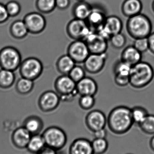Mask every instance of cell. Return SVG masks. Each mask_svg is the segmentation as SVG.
Here are the masks:
<instances>
[{"instance_id": "4dcf8cb0", "label": "cell", "mask_w": 154, "mask_h": 154, "mask_svg": "<svg viewBox=\"0 0 154 154\" xmlns=\"http://www.w3.org/2000/svg\"><path fill=\"white\" fill-rule=\"evenodd\" d=\"M131 114L134 124L139 125L148 115V111L145 108L136 106L131 108Z\"/></svg>"}, {"instance_id": "bcb514c9", "label": "cell", "mask_w": 154, "mask_h": 154, "mask_svg": "<svg viewBox=\"0 0 154 154\" xmlns=\"http://www.w3.org/2000/svg\"><path fill=\"white\" fill-rule=\"evenodd\" d=\"M152 9L153 11L154 12V0L153 1L152 4Z\"/></svg>"}, {"instance_id": "ba28073f", "label": "cell", "mask_w": 154, "mask_h": 154, "mask_svg": "<svg viewBox=\"0 0 154 154\" xmlns=\"http://www.w3.org/2000/svg\"><path fill=\"white\" fill-rule=\"evenodd\" d=\"M66 31L68 36L74 40H84L86 37L92 32L86 20L74 18L67 25Z\"/></svg>"}, {"instance_id": "e575fe53", "label": "cell", "mask_w": 154, "mask_h": 154, "mask_svg": "<svg viewBox=\"0 0 154 154\" xmlns=\"http://www.w3.org/2000/svg\"><path fill=\"white\" fill-rule=\"evenodd\" d=\"M96 99L95 96L84 95L80 96L79 100V105L82 109L87 110L92 109L95 106Z\"/></svg>"}, {"instance_id": "d6a6232c", "label": "cell", "mask_w": 154, "mask_h": 154, "mask_svg": "<svg viewBox=\"0 0 154 154\" xmlns=\"http://www.w3.org/2000/svg\"><path fill=\"white\" fill-rule=\"evenodd\" d=\"M138 126L145 134L154 135V115L148 114Z\"/></svg>"}, {"instance_id": "f1b7e54d", "label": "cell", "mask_w": 154, "mask_h": 154, "mask_svg": "<svg viewBox=\"0 0 154 154\" xmlns=\"http://www.w3.org/2000/svg\"><path fill=\"white\" fill-rule=\"evenodd\" d=\"M132 67L121 60L116 61L113 67L115 76L129 77Z\"/></svg>"}, {"instance_id": "7bdbcfd3", "label": "cell", "mask_w": 154, "mask_h": 154, "mask_svg": "<svg viewBox=\"0 0 154 154\" xmlns=\"http://www.w3.org/2000/svg\"><path fill=\"white\" fill-rule=\"evenodd\" d=\"M149 43V50L154 54V32H152L147 37Z\"/></svg>"}, {"instance_id": "b9f144b4", "label": "cell", "mask_w": 154, "mask_h": 154, "mask_svg": "<svg viewBox=\"0 0 154 154\" xmlns=\"http://www.w3.org/2000/svg\"><path fill=\"white\" fill-rule=\"evenodd\" d=\"M95 138H106L107 136V132L105 128L97 130L93 133Z\"/></svg>"}, {"instance_id": "1f68e13d", "label": "cell", "mask_w": 154, "mask_h": 154, "mask_svg": "<svg viewBox=\"0 0 154 154\" xmlns=\"http://www.w3.org/2000/svg\"><path fill=\"white\" fill-rule=\"evenodd\" d=\"M36 7L39 11L43 14L52 12L56 8V0H37Z\"/></svg>"}, {"instance_id": "30bf717a", "label": "cell", "mask_w": 154, "mask_h": 154, "mask_svg": "<svg viewBox=\"0 0 154 154\" xmlns=\"http://www.w3.org/2000/svg\"><path fill=\"white\" fill-rule=\"evenodd\" d=\"M90 54L106 53L108 48V41L96 32L92 31L84 39Z\"/></svg>"}, {"instance_id": "ee69618b", "label": "cell", "mask_w": 154, "mask_h": 154, "mask_svg": "<svg viewBox=\"0 0 154 154\" xmlns=\"http://www.w3.org/2000/svg\"><path fill=\"white\" fill-rule=\"evenodd\" d=\"M37 154H57V151L50 147L45 146Z\"/></svg>"}, {"instance_id": "ac0fdd59", "label": "cell", "mask_w": 154, "mask_h": 154, "mask_svg": "<svg viewBox=\"0 0 154 154\" xmlns=\"http://www.w3.org/2000/svg\"><path fill=\"white\" fill-rule=\"evenodd\" d=\"M106 18L103 11L99 8L93 7L91 13L86 21L92 31L97 32L103 27Z\"/></svg>"}, {"instance_id": "3957f363", "label": "cell", "mask_w": 154, "mask_h": 154, "mask_svg": "<svg viewBox=\"0 0 154 154\" xmlns=\"http://www.w3.org/2000/svg\"><path fill=\"white\" fill-rule=\"evenodd\" d=\"M126 29L129 36L134 39L147 38L152 32V24L149 17L140 13L128 18Z\"/></svg>"}, {"instance_id": "d6986e66", "label": "cell", "mask_w": 154, "mask_h": 154, "mask_svg": "<svg viewBox=\"0 0 154 154\" xmlns=\"http://www.w3.org/2000/svg\"><path fill=\"white\" fill-rule=\"evenodd\" d=\"M142 54L133 45L128 46L122 51L121 60L133 66L142 61Z\"/></svg>"}, {"instance_id": "7dc6e473", "label": "cell", "mask_w": 154, "mask_h": 154, "mask_svg": "<svg viewBox=\"0 0 154 154\" xmlns=\"http://www.w3.org/2000/svg\"><path fill=\"white\" fill-rule=\"evenodd\" d=\"M78 2H84L85 0H77Z\"/></svg>"}, {"instance_id": "7402d4cb", "label": "cell", "mask_w": 154, "mask_h": 154, "mask_svg": "<svg viewBox=\"0 0 154 154\" xmlns=\"http://www.w3.org/2000/svg\"><path fill=\"white\" fill-rule=\"evenodd\" d=\"M93 7L88 3L85 2H78L72 9L74 18L86 20L92 11Z\"/></svg>"}, {"instance_id": "ab89813d", "label": "cell", "mask_w": 154, "mask_h": 154, "mask_svg": "<svg viewBox=\"0 0 154 154\" xmlns=\"http://www.w3.org/2000/svg\"><path fill=\"white\" fill-rule=\"evenodd\" d=\"M115 82L119 87H125L129 84V77L115 76Z\"/></svg>"}, {"instance_id": "4316f807", "label": "cell", "mask_w": 154, "mask_h": 154, "mask_svg": "<svg viewBox=\"0 0 154 154\" xmlns=\"http://www.w3.org/2000/svg\"><path fill=\"white\" fill-rule=\"evenodd\" d=\"M15 75L14 71L1 69H0V88H9L14 84Z\"/></svg>"}, {"instance_id": "7a4b0ae2", "label": "cell", "mask_w": 154, "mask_h": 154, "mask_svg": "<svg viewBox=\"0 0 154 154\" xmlns=\"http://www.w3.org/2000/svg\"><path fill=\"white\" fill-rule=\"evenodd\" d=\"M154 76L152 66L147 62L141 61L132 67L129 84L134 88H143L151 83Z\"/></svg>"}, {"instance_id": "9a60e30c", "label": "cell", "mask_w": 154, "mask_h": 154, "mask_svg": "<svg viewBox=\"0 0 154 154\" xmlns=\"http://www.w3.org/2000/svg\"><path fill=\"white\" fill-rule=\"evenodd\" d=\"M98 91V86L96 81L92 78L85 77L77 83V91L81 96H95Z\"/></svg>"}, {"instance_id": "e0dca14e", "label": "cell", "mask_w": 154, "mask_h": 154, "mask_svg": "<svg viewBox=\"0 0 154 154\" xmlns=\"http://www.w3.org/2000/svg\"><path fill=\"white\" fill-rule=\"evenodd\" d=\"M69 154H94L91 142L85 138L75 139L70 146Z\"/></svg>"}, {"instance_id": "4fadbf2b", "label": "cell", "mask_w": 154, "mask_h": 154, "mask_svg": "<svg viewBox=\"0 0 154 154\" xmlns=\"http://www.w3.org/2000/svg\"><path fill=\"white\" fill-rule=\"evenodd\" d=\"M107 58L106 52L103 54H90L83 63L84 68L89 74H98L104 69Z\"/></svg>"}, {"instance_id": "8992f818", "label": "cell", "mask_w": 154, "mask_h": 154, "mask_svg": "<svg viewBox=\"0 0 154 154\" xmlns=\"http://www.w3.org/2000/svg\"><path fill=\"white\" fill-rule=\"evenodd\" d=\"M20 53L11 46L4 47L0 50V67L14 71L19 68L22 62Z\"/></svg>"}, {"instance_id": "8d00e7d4", "label": "cell", "mask_w": 154, "mask_h": 154, "mask_svg": "<svg viewBox=\"0 0 154 154\" xmlns=\"http://www.w3.org/2000/svg\"><path fill=\"white\" fill-rule=\"evenodd\" d=\"M5 6L10 17H15L21 11L20 5L16 1H10L5 5Z\"/></svg>"}, {"instance_id": "d4e9b609", "label": "cell", "mask_w": 154, "mask_h": 154, "mask_svg": "<svg viewBox=\"0 0 154 154\" xmlns=\"http://www.w3.org/2000/svg\"><path fill=\"white\" fill-rule=\"evenodd\" d=\"M10 32L12 37L16 39L24 38L29 33L25 23L21 20L15 21L11 24Z\"/></svg>"}, {"instance_id": "5b68a950", "label": "cell", "mask_w": 154, "mask_h": 154, "mask_svg": "<svg viewBox=\"0 0 154 154\" xmlns=\"http://www.w3.org/2000/svg\"><path fill=\"white\" fill-rule=\"evenodd\" d=\"M46 146L56 151L61 150L66 146L68 137L64 130L57 126L47 128L42 133Z\"/></svg>"}, {"instance_id": "6da1fadb", "label": "cell", "mask_w": 154, "mask_h": 154, "mask_svg": "<svg viewBox=\"0 0 154 154\" xmlns=\"http://www.w3.org/2000/svg\"><path fill=\"white\" fill-rule=\"evenodd\" d=\"M134 124L131 108L126 106H118L114 108L107 117L108 128L115 134H126L132 128Z\"/></svg>"}, {"instance_id": "8fae6325", "label": "cell", "mask_w": 154, "mask_h": 154, "mask_svg": "<svg viewBox=\"0 0 154 154\" xmlns=\"http://www.w3.org/2000/svg\"><path fill=\"white\" fill-rule=\"evenodd\" d=\"M23 20L29 33L31 34H39L42 32L46 27V20L44 16L39 12H33L28 14Z\"/></svg>"}, {"instance_id": "52a82bcc", "label": "cell", "mask_w": 154, "mask_h": 154, "mask_svg": "<svg viewBox=\"0 0 154 154\" xmlns=\"http://www.w3.org/2000/svg\"><path fill=\"white\" fill-rule=\"evenodd\" d=\"M19 69L21 76L34 81L41 75L43 65L39 60L32 57L22 61Z\"/></svg>"}, {"instance_id": "7c38bea8", "label": "cell", "mask_w": 154, "mask_h": 154, "mask_svg": "<svg viewBox=\"0 0 154 154\" xmlns=\"http://www.w3.org/2000/svg\"><path fill=\"white\" fill-rule=\"evenodd\" d=\"M85 124L89 130L94 133L105 128L107 118L101 110L95 109L88 113L85 118Z\"/></svg>"}, {"instance_id": "74e56055", "label": "cell", "mask_w": 154, "mask_h": 154, "mask_svg": "<svg viewBox=\"0 0 154 154\" xmlns=\"http://www.w3.org/2000/svg\"><path fill=\"white\" fill-rule=\"evenodd\" d=\"M133 46L142 53L149 50V43L147 38L136 39Z\"/></svg>"}, {"instance_id": "603a6c76", "label": "cell", "mask_w": 154, "mask_h": 154, "mask_svg": "<svg viewBox=\"0 0 154 154\" xmlns=\"http://www.w3.org/2000/svg\"><path fill=\"white\" fill-rule=\"evenodd\" d=\"M76 63L68 54L63 55L58 59L56 62V68L61 75H68Z\"/></svg>"}, {"instance_id": "836d02e7", "label": "cell", "mask_w": 154, "mask_h": 154, "mask_svg": "<svg viewBox=\"0 0 154 154\" xmlns=\"http://www.w3.org/2000/svg\"><path fill=\"white\" fill-rule=\"evenodd\" d=\"M112 47L116 49L123 48L126 44L127 39L124 34L120 33L114 34L109 40Z\"/></svg>"}, {"instance_id": "277c9868", "label": "cell", "mask_w": 154, "mask_h": 154, "mask_svg": "<svg viewBox=\"0 0 154 154\" xmlns=\"http://www.w3.org/2000/svg\"><path fill=\"white\" fill-rule=\"evenodd\" d=\"M56 92L58 94L61 100L70 101L77 95V83L69 75H61L58 77L54 83Z\"/></svg>"}, {"instance_id": "2e32d148", "label": "cell", "mask_w": 154, "mask_h": 154, "mask_svg": "<svg viewBox=\"0 0 154 154\" xmlns=\"http://www.w3.org/2000/svg\"><path fill=\"white\" fill-rule=\"evenodd\" d=\"M32 135L24 127H20L16 128L13 133L12 142L17 148L24 149L27 148Z\"/></svg>"}, {"instance_id": "f546056e", "label": "cell", "mask_w": 154, "mask_h": 154, "mask_svg": "<svg viewBox=\"0 0 154 154\" xmlns=\"http://www.w3.org/2000/svg\"><path fill=\"white\" fill-rule=\"evenodd\" d=\"M91 145L94 154H104L108 148V142L106 138H94Z\"/></svg>"}, {"instance_id": "f35d334b", "label": "cell", "mask_w": 154, "mask_h": 154, "mask_svg": "<svg viewBox=\"0 0 154 154\" xmlns=\"http://www.w3.org/2000/svg\"><path fill=\"white\" fill-rule=\"evenodd\" d=\"M9 17L5 5L0 3V24L6 22Z\"/></svg>"}, {"instance_id": "44dd1931", "label": "cell", "mask_w": 154, "mask_h": 154, "mask_svg": "<svg viewBox=\"0 0 154 154\" xmlns=\"http://www.w3.org/2000/svg\"><path fill=\"white\" fill-rule=\"evenodd\" d=\"M103 27L111 35L120 33L123 28V23L120 18L115 15L106 17Z\"/></svg>"}, {"instance_id": "f6af8a7d", "label": "cell", "mask_w": 154, "mask_h": 154, "mask_svg": "<svg viewBox=\"0 0 154 154\" xmlns=\"http://www.w3.org/2000/svg\"><path fill=\"white\" fill-rule=\"evenodd\" d=\"M149 144L151 149L154 152V135L151 138Z\"/></svg>"}, {"instance_id": "9c48e42d", "label": "cell", "mask_w": 154, "mask_h": 154, "mask_svg": "<svg viewBox=\"0 0 154 154\" xmlns=\"http://www.w3.org/2000/svg\"><path fill=\"white\" fill-rule=\"evenodd\" d=\"M90 54L86 43L82 40H74L70 44L67 50V54L76 64L84 63Z\"/></svg>"}, {"instance_id": "60d3db41", "label": "cell", "mask_w": 154, "mask_h": 154, "mask_svg": "<svg viewBox=\"0 0 154 154\" xmlns=\"http://www.w3.org/2000/svg\"><path fill=\"white\" fill-rule=\"evenodd\" d=\"M70 4V0H56V6L61 10H66Z\"/></svg>"}, {"instance_id": "cb8c5ba5", "label": "cell", "mask_w": 154, "mask_h": 154, "mask_svg": "<svg viewBox=\"0 0 154 154\" xmlns=\"http://www.w3.org/2000/svg\"><path fill=\"white\" fill-rule=\"evenodd\" d=\"M24 127L32 135L39 134L43 127L41 119L37 116H30L25 119L24 122Z\"/></svg>"}, {"instance_id": "5bb4252c", "label": "cell", "mask_w": 154, "mask_h": 154, "mask_svg": "<svg viewBox=\"0 0 154 154\" xmlns=\"http://www.w3.org/2000/svg\"><path fill=\"white\" fill-rule=\"evenodd\" d=\"M60 101V96L56 91H47L40 96L38 106L42 112H51L58 108Z\"/></svg>"}, {"instance_id": "d590c367", "label": "cell", "mask_w": 154, "mask_h": 154, "mask_svg": "<svg viewBox=\"0 0 154 154\" xmlns=\"http://www.w3.org/2000/svg\"><path fill=\"white\" fill-rule=\"evenodd\" d=\"M68 75L74 81L77 83L86 77V70L84 67L76 65Z\"/></svg>"}, {"instance_id": "484cf974", "label": "cell", "mask_w": 154, "mask_h": 154, "mask_svg": "<svg viewBox=\"0 0 154 154\" xmlns=\"http://www.w3.org/2000/svg\"><path fill=\"white\" fill-rule=\"evenodd\" d=\"M46 146L42 135L39 134L32 135L27 146L30 152L38 154Z\"/></svg>"}, {"instance_id": "ffe728a7", "label": "cell", "mask_w": 154, "mask_h": 154, "mask_svg": "<svg viewBox=\"0 0 154 154\" xmlns=\"http://www.w3.org/2000/svg\"><path fill=\"white\" fill-rule=\"evenodd\" d=\"M143 5L141 0H125L121 6V11L127 18L141 13Z\"/></svg>"}, {"instance_id": "c3c4849f", "label": "cell", "mask_w": 154, "mask_h": 154, "mask_svg": "<svg viewBox=\"0 0 154 154\" xmlns=\"http://www.w3.org/2000/svg\"></svg>"}, {"instance_id": "83f0119b", "label": "cell", "mask_w": 154, "mask_h": 154, "mask_svg": "<svg viewBox=\"0 0 154 154\" xmlns=\"http://www.w3.org/2000/svg\"><path fill=\"white\" fill-rule=\"evenodd\" d=\"M34 81L22 77L19 79L15 84V90L19 94L25 95L31 92L34 87Z\"/></svg>"}]
</instances>
